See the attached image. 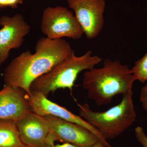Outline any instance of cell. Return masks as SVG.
<instances>
[{"label":"cell","instance_id":"obj_1","mask_svg":"<svg viewBox=\"0 0 147 147\" xmlns=\"http://www.w3.org/2000/svg\"><path fill=\"white\" fill-rule=\"evenodd\" d=\"M35 49L34 54L27 50L7 67L3 74L5 85L22 89L30 94L33 82L65 59L73 50L65 40L46 37L38 40Z\"/></svg>","mask_w":147,"mask_h":147},{"label":"cell","instance_id":"obj_2","mask_svg":"<svg viewBox=\"0 0 147 147\" xmlns=\"http://www.w3.org/2000/svg\"><path fill=\"white\" fill-rule=\"evenodd\" d=\"M135 79L131 69L119 60L105 59L100 68H94L84 72L82 86L87 96L98 106L111 103L119 94L132 92Z\"/></svg>","mask_w":147,"mask_h":147},{"label":"cell","instance_id":"obj_3","mask_svg":"<svg viewBox=\"0 0 147 147\" xmlns=\"http://www.w3.org/2000/svg\"><path fill=\"white\" fill-rule=\"evenodd\" d=\"M102 60L99 56L93 55L92 50L78 57L73 50L65 59L34 80L30 91L40 92L47 97L50 93L60 89H68L71 93L79 74L94 68Z\"/></svg>","mask_w":147,"mask_h":147},{"label":"cell","instance_id":"obj_4","mask_svg":"<svg viewBox=\"0 0 147 147\" xmlns=\"http://www.w3.org/2000/svg\"><path fill=\"white\" fill-rule=\"evenodd\" d=\"M132 95V91L123 95L119 103L104 112L93 111L88 103L77 102L79 116L94 127L105 140L115 139L136 120Z\"/></svg>","mask_w":147,"mask_h":147},{"label":"cell","instance_id":"obj_5","mask_svg":"<svg viewBox=\"0 0 147 147\" xmlns=\"http://www.w3.org/2000/svg\"><path fill=\"white\" fill-rule=\"evenodd\" d=\"M46 37L54 40L67 37L82 38L84 32L73 12L62 6L48 7L42 13L40 26Z\"/></svg>","mask_w":147,"mask_h":147},{"label":"cell","instance_id":"obj_6","mask_svg":"<svg viewBox=\"0 0 147 147\" xmlns=\"http://www.w3.org/2000/svg\"><path fill=\"white\" fill-rule=\"evenodd\" d=\"M45 117L50 125L46 141H59L77 147H89L100 142L92 132L80 125L53 116Z\"/></svg>","mask_w":147,"mask_h":147},{"label":"cell","instance_id":"obj_7","mask_svg":"<svg viewBox=\"0 0 147 147\" xmlns=\"http://www.w3.org/2000/svg\"><path fill=\"white\" fill-rule=\"evenodd\" d=\"M88 39H93L101 33L105 24L103 13L105 0H66Z\"/></svg>","mask_w":147,"mask_h":147},{"label":"cell","instance_id":"obj_8","mask_svg":"<svg viewBox=\"0 0 147 147\" xmlns=\"http://www.w3.org/2000/svg\"><path fill=\"white\" fill-rule=\"evenodd\" d=\"M27 99L32 112L43 116H53L65 120L78 124L92 132L99 139L100 142L106 147H112L102 135L88 122L66 108L48 99L42 93L38 92H31L27 94Z\"/></svg>","mask_w":147,"mask_h":147},{"label":"cell","instance_id":"obj_9","mask_svg":"<svg viewBox=\"0 0 147 147\" xmlns=\"http://www.w3.org/2000/svg\"><path fill=\"white\" fill-rule=\"evenodd\" d=\"M0 67L7 60L11 49H17L23 45L24 38L31 31V27L19 13L13 16L0 18Z\"/></svg>","mask_w":147,"mask_h":147},{"label":"cell","instance_id":"obj_10","mask_svg":"<svg viewBox=\"0 0 147 147\" xmlns=\"http://www.w3.org/2000/svg\"><path fill=\"white\" fill-rule=\"evenodd\" d=\"M24 90L5 85L0 91V121L16 122L31 111Z\"/></svg>","mask_w":147,"mask_h":147},{"label":"cell","instance_id":"obj_11","mask_svg":"<svg viewBox=\"0 0 147 147\" xmlns=\"http://www.w3.org/2000/svg\"><path fill=\"white\" fill-rule=\"evenodd\" d=\"M21 139L29 147H42L50 132L45 117L31 111L16 122Z\"/></svg>","mask_w":147,"mask_h":147},{"label":"cell","instance_id":"obj_12","mask_svg":"<svg viewBox=\"0 0 147 147\" xmlns=\"http://www.w3.org/2000/svg\"><path fill=\"white\" fill-rule=\"evenodd\" d=\"M0 147H29L21 139L16 122L0 121Z\"/></svg>","mask_w":147,"mask_h":147},{"label":"cell","instance_id":"obj_13","mask_svg":"<svg viewBox=\"0 0 147 147\" xmlns=\"http://www.w3.org/2000/svg\"><path fill=\"white\" fill-rule=\"evenodd\" d=\"M131 71L135 81L142 83L147 81V53L135 62Z\"/></svg>","mask_w":147,"mask_h":147},{"label":"cell","instance_id":"obj_14","mask_svg":"<svg viewBox=\"0 0 147 147\" xmlns=\"http://www.w3.org/2000/svg\"><path fill=\"white\" fill-rule=\"evenodd\" d=\"M135 137L143 147H147V136L142 127L138 126L134 129Z\"/></svg>","mask_w":147,"mask_h":147},{"label":"cell","instance_id":"obj_15","mask_svg":"<svg viewBox=\"0 0 147 147\" xmlns=\"http://www.w3.org/2000/svg\"><path fill=\"white\" fill-rule=\"evenodd\" d=\"M24 0H0V9L10 7L15 9L24 3Z\"/></svg>","mask_w":147,"mask_h":147},{"label":"cell","instance_id":"obj_16","mask_svg":"<svg viewBox=\"0 0 147 147\" xmlns=\"http://www.w3.org/2000/svg\"><path fill=\"white\" fill-rule=\"evenodd\" d=\"M139 99L143 108L147 112V84L141 89Z\"/></svg>","mask_w":147,"mask_h":147},{"label":"cell","instance_id":"obj_17","mask_svg":"<svg viewBox=\"0 0 147 147\" xmlns=\"http://www.w3.org/2000/svg\"><path fill=\"white\" fill-rule=\"evenodd\" d=\"M42 147H77L68 143H63L62 144L55 145L54 142H46Z\"/></svg>","mask_w":147,"mask_h":147},{"label":"cell","instance_id":"obj_18","mask_svg":"<svg viewBox=\"0 0 147 147\" xmlns=\"http://www.w3.org/2000/svg\"><path fill=\"white\" fill-rule=\"evenodd\" d=\"M89 147H106L104 145L102 144V143L100 142H98L94 144L92 146H91Z\"/></svg>","mask_w":147,"mask_h":147}]
</instances>
